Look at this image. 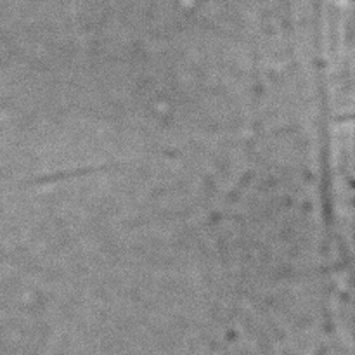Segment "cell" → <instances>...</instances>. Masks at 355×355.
Wrapping results in <instances>:
<instances>
[]
</instances>
